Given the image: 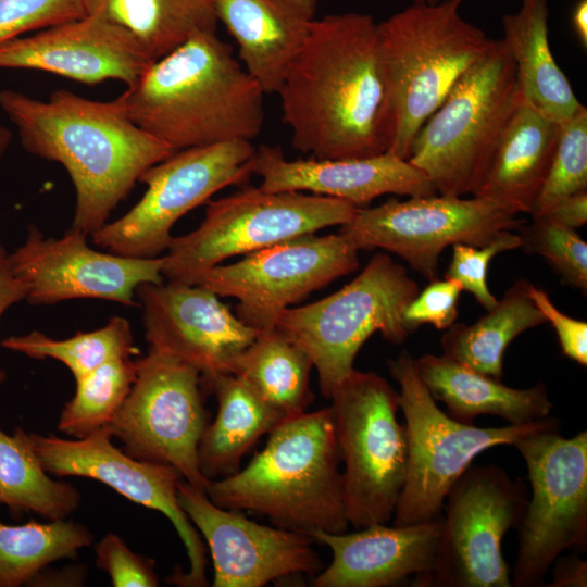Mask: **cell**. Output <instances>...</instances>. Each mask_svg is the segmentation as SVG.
Returning <instances> with one entry per match:
<instances>
[{
  "mask_svg": "<svg viewBox=\"0 0 587 587\" xmlns=\"http://www.w3.org/2000/svg\"><path fill=\"white\" fill-rule=\"evenodd\" d=\"M277 95L291 146L311 158H366L390 148L392 111L370 14L315 20Z\"/></svg>",
  "mask_w": 587,
  "mask_h": 587,
  "instance_id": "6da1fadb",
  "label": "cell"
},
{
  "mask_svg": "<svg viewBox=\"0 0 587 587\" xmlns=\"http://www.w3.org/2000/svg\"><path fill=\"white\" fill-rule=\"evenodd\" d=\"M0 109L28 153L66 170L76 197L71 228L87 236L108 223L148 168L174 152L138 127L115 100L58 89L43 101L2 89Z\"/></svg>",
  "mask_w": 587,
  "mask_h": 587,
  "instance_id": "7a4b0ae2",
  "label": "cell"
},
{
  "mask_svg": "<svg viewBox=\"0 0 587 587\" xmlns=\"http://www.w3.org/2000/svg\"><path fill=\"white\" fill-rule=\"evenodd\" d=\"M264 91L216 33H199L154 61L114 100L174 151L257 138Z\"/></svg>",
  "mask_w": 587,
  "mask_h": 587,
  "instance_id": "3957f363",
  "label": "cell"
},
{
  "mask_svg": "<svg viewBox=\"0 0 587 587\" xmlns=\"http://www.w3.org/2000/svg\"><path fill=\"white\" fill-rule=\"evenodd\" d=\"M340 452L330 407L288 417L236 473L210 480L205 494L225 509L249 511L278 527L345 533Z\"/></svg>",
  "mask_w": 587,
  "mask_h": 587,
  "instance_id": "277c9868",
  "label": "cell"
},
{
  "mask_svg": "<svg viewBox=\"0 0 587 587\" xmlns=\"http://www.w3.org/2000/svg\"><path fill=\"white\" fill-rule=\"evenodd\" d=\"M464 1L414 2L377 23L394 120L388 151L402 159L421 126L495 40L462 17Z\"/></svg>",
  "mask_w": 587,
  "mask_h": 587,
  "instance_id": "5b68a950",
  "label": "cell"
},
{
  "mask_svg": "<svg viewBox=\"0 0 587 587\" xmlns=\"http://www.w3.org/2000/svg\"><path fill=\"white\" fill-rule=\"evenodd\" d=\"M521 99L514 62L495 39L421 126L408 160L438 195H473Z\"/></svg>",
  "mask_w": 587,
  "mask_h": 587,
  "instance_id": "8992f818",
  "label": "cell"
},
{
  "mask_svg": "<svg viewBox=\"0 0 587 587\" xmlns=\"http://www.w3.org/2000/svg\"><path fill=\"white\" fill-rule=\"evenodd\" d=\"M417 292V284L407 270L378 252L338 291L284 311L275 329L308 354L321 392L329 398L334 387L354 369L359 350L374 333L395 345L409 337L403 313Z\"/></svg>",
  "mask_w": 587,
  "mask_h": 587,
  "instance_id": "52a82bcc",
  "label": "cell"
},
{
  "mask_svg": "<svg viewBox=\"0 0 587 587\" xmlns=\"http://www.w3.org/2000/svg\"><path fill=\"white\" fill-rule=\"evenodd\" d=\"M408 351L389 360L399 385V408L404 415L408 470L392 525L405 526L440 517L446 496L483 451L512 445L532 433L559 426L548 416L526 424L478 427L446 414L424 386Z\"/></svg>",
  "mask_w": 587,
  "mask_h": 587,
  "instance_id": "ba28073f",
  "label": "cell"
},
{
  "mask_svg": "<svg viewBox=\"0 0 587 587\" xmlns=\"http://www.w3.org/2000/svg\"><path fill=\"white\" fill-rule=\"evenodd\" d=\"M328 399L344 463L347 520L354 528L387 524L408 470L405 427L397 420L399 392L377 373L353 369Z\"/></svg>",
  "mask_w": 587,
  "mask_h": 587,
  "instance_id": "9c48e42d",
  "label": "cell"
},
{
  "mask_svg": "<svg viewBox=\"0 0 587 587\" xmlns=\"http://www.w3.org/2000/svg\"><path fill=\"white\" fill-rule=\"evenodd\" d=\"M357 211L348 202L325 196L250 186L210 201L198 228L173 237L162 257V273L170 282L192 285L200 273L230 257L345 225Z\"/></svg>",
  "mask_w": 587,
  "mask_h": 587,
  "instance_id": "30bf717a",
  "label": "cell"
},
{
  "mask_svg": "<svg viewBox=\"0 0 587 587\" xmlns=\"http://www.w3.org/2000/svg\"><path fill=\"white\" fill-rule=\"evenodd\" d=\"M559 426L516 440L532 496L517 527L519 550L512 586H544L554 560L565 550L587 548V432L565 438Z\"/></svg>",
  "mask_w": 587,
  "mask_h": 587,
  "instance_id": "8fae6325",
  "label": "cell"
},
{
  "mask_svg": "<svg viewBox=\"0 0 587 587\" xmlns=\"http://www.w3.org/2000/svg\"><path fill=\"white\" fill-rule=\"evenodd\" d=\"M255 148L230 140L174 151L148 168L141 199L124 215L91 235L104 251L130 258H158L167 250L175 223L223 188L250 175Z\"/></svg>",
  "mask_w": 587,
  "mask_h": 587,
  "instance_id": "7c38bea8",
  "label": "cell"
},
{
  "mask_svg": "<svg viewBox=\"0 0 587 587\" xmlns=\"http://www.w3.org/2000/svg\"><path fill=\"white\" fill-rule=\"evenodd\" d=\"M137 376L109 425L113 438L135 459L173 466L183 479L205 492L198 447L208 425L201 373L157 349L136 359Z\"/></svg>",
  "mask_w": 587,
  "mask_h": 587,
  "instance_id": "4fadbf2b",
  "label": "cell"
},
{
  "mask_svg": "<svg viewBox=\"0 0 587 587\" xmlns=\"http://www.w3.org/2000/svg\"><path fill=\"white\" fill-rule=\"evenodd\" d=\"M527 501L526 484L502 467H469L446 496L428 587H511L501 542Z\"/></svg>",
  "mask_w": 587,
  "mask_h": 587,
  "instance_id": "5bb4252c",
  "label": "cell"
},
{
  "mask_svg": "<svg viewBox=\"0 0 587 587\" xmlns=\"http://www.w3.org/2000/svg\"><path fill=\"white\" fill-rule=\"evenodd\" d=\"M519 227L517 213L495 201L436 193L358 209L339 233L358 251L379 248L399 255L430 282L438 276L439 255L447 247L485 246Z\"/></svg>",
  "mask_w": 587,
  "mask_h": 587,
  "instance_id": "9a60e30c",
  "label": "cell"
},
{
  "mask_svg": "<svg viewBox=\"0 0 587 587\" xmlns=\"http://www.w3.org/2000/svg\"><path fill=\"white\" fill-rule=\"evenodd\" d=\"M359 266L358 250L340 233L300 236L200 273V285L235 298L236 316L258 333L275 328L284 311Z\"/></svg>",
  "mask_w": 587,
  "mask_h": 587,
  "instance_id": "2e32d148",
  "label": "cell"
},
{
  "mask_svg": "<svg viewBox=\"0 0 587 587\" xmlns=\"http://www.w3.org/2000/svg\"><path fill=\"white\" fill-rule=\"evenodd\" d=\"M43 469L57 477L98 480L129 501L163 513L174 525L189 560V570L178 569L167 582L185 587L207 586L205 547L197 528L182 509L178 483L182 475L173 466L135 459L112 442L110 427L80 439L27 433Z\"/></svg>",
  "mask_w": 587,
  "mask_h": 587,
  "instance_id": "e0dca14e",
  "label": "cell"
},
{
  "mask_svg": "<svg viewBox=\"0 0 587 587\" xmlns=\"http://www.w3.org/2000/svg\"><path fill=\"white\" fill-rule=\"evenodd\" d=\"M14 274L27 286L30 304H54L72 299H101L136 304L137 288L162 283L163 259L130 258L88 246L87 235L71 228L60 238L45 237L35 225L26 239L9 252Z\"/></svg>",
  "mask_w": 587,
  "mask_h": 587,
  "instance_id": "ac0fdd59",
  "label": "cell"
},
{
  "mask_svg": "<svg viewBox=\"0 0 587 587\" xmlns=\"http://www.w3.org/2000/svg\"><path fill=\"white\" fill-rule=\"evenodd\" d=\"M178 502L204 537L214 567V587H262L300 575H316L323 563L308 534L250 521L240 511L213 503L184 479Z\"/></svg>",
  "mask_w": 587,
  "mask_h": 587,
  "instance_id": "d6986e66",
  "label": "cell"
},
{
  "mask_svg": "<svg viewBox=\"0 0 587 587\" xmlns=\"http://www.w3.org/2000/svg\"><path fill=\"white\" fill-rule=\"evenodd\" d=\"M136 298L149 348L195 366L201 382L232 374L238 357L259 334L200 285L145 283Z\"/></svg>",
  "mask_w": 587,
  "mask_h": 587,
  "instance_id": "ffe728a7",
  "label": "cell"
},
{
  "mask_svg": "<svg viewBox=\"0 0 587 587\" xmlns=\"http://www.w3.org/2000/svg\"><path fill=\"white\" fill-rule=\"evenodd\" d=\"M154 59L126 28L96 15L0 45V68L43 71L82 84L135 83Z\"/></svg>",
  "mask_w": 587,
  "mask_h": 587,
  "instance_id": "44dd1931",
  "label": "cell"
},
{
  "mask_svg": "<svg viewBox=\"0 0 587 587\" xmlns=\"http://www.w3.org/2000/svg\"><path fill=\"white\" fill-rule=\"evenodd\" d=\"M265 191H310L338 199L358 209L383 195L433 196L428 176L408 159L392 152L366 158L288 160L279 146L261 145L250 161Z\"/></svg>",
  "mask_w": 587,
  "mask_h": 587,
  "instance_id": "7402d4cb",
  "label": "cell"
},
{
  "mask_svg": "<svg viewBox=\"0 0 587 587\" xmlns=\"http://www.w3.org/2000/svg\"><path fill=\"white\" fill-rule=\"evenodd\" d=\"M441 517L405 526L372 524L354 533L314 530L308 535L333 552L330 564L313 579L316 587H389L415 575L428 587Z\"/></svg>",
  "mask_w": 587,
  "mask_h": 587,
  "instance_id": "603a6c76",
  "label": "cell"
},
{
  "mask_svg": "<svg viewBox=\"0 0 587 587\" xmlns=\"http://www.w3.org/2000/svg\"><path fill=\"white\" fill-rule=\"evenodd\" d=\"M213 5L245 70L264 93H277L316 20L317 0H213Z\"/></svg>",
  "mask_w": 587,
  "mask_h": 587,
  "instance_id": "cb8c5ba5",
  "label": "cell"
},
{
  "mask_svg": "<svg viewBox=\"0 0 587 587\" xmlns=\"http://www.w3.org/2000/svg\"><path fill=\"white\" fill-rule=\"evenodd\" d=\"M559 133V123L521 99L472 196L495 201L517 214L532 213Z\"/></svg>",
  "mask_w": 587,
  "mask_h": 587,
  "instance_id": "d4e9b609",
  "label": "cell"
},
{
  "mask_svg": "<svg viewBox=\"0 0 587 587\" xmlns=\"http://www.w3.org/2000/svg\"><path fill=\"white\" fill-rule=\"evenodd\" d=\"M414 363L434 400L444 402L449 415L460 422L472 423L482 414L501 417L510 424L550 416L552 402L541 382L524 389L512 388L445 354L425 353Z\"/></svg>",
  "mask_w": 587,
  "mask_h": 587,
  "instance_id": "484cf974",
  "label": "cell"
},
{
  "mask_svg": "<svg viewBox=\"0 0 587 587\" xmlns=\"http://www.w3.org/2000/svg\"><path fill=\"white\" fill-rule=\"evenodd\" d=\"M548 18V0H522L515 13L502 16L501 41L514 62L522 99L561 124L584 105L553 58Z\"/></svg>",
  "mask_w": 587,
  "mask_h": 587,
  "instance_id": "4316f807",
  "label": "cell"
},
{
  "mask_svg": "<svg viewBox=\"0 0 587 587\" xmlns=\"http://www.w3.org/2000/svg\"><path fill=\"white\" fill-rule=\"evenodd\" d=\"M201 383L214 392L218 404L198 447L200 470L212 480L236 473L259 438L285 419L236 375L222 374Z\"/></svg>",
  "mask_w": 587,
  "mask_h": 587,
  "instance_id": "83f0119b",
  "label": "cell"
},
{
  "mask_svg": "<svg viewBox=\"0 0 587 587\" xmlns=\"http://www.w3.org/2000/svg\"><path fill=\"white\" fill-rule=\"evenodd\" d=\"M526 285V279L517 280L496 307L474 324H452L440 340L442 354L500 379L509 344L523 332L546 322Z\"/></svg>",
  "mask_w": 587,
  "mask_h": 587,
  "instance_id": "f1b7e54d",
  "label": "cell"
},
{
  "mask_svg": "<svg viewBox=\"0 0 587 587\" xmlns=\"http://www.w3.org/2000/svg\"><path fill=\"white\" fill-rule=\"evenodd\" d=\"M96 15L129 30L154 61L199 33H216L213 0H83Z\"/></svg>",
  "mask_w": 587,
  "mask_h": 587,
  "instance_id": "f546056e",
  "label": "cell"
},
{
  "mask_svg": "<svg viewBox=\"0 0 587 587\" xmlns=\"http://www.w3.org/2000/svg\"><path fill=\"white\" fill-rule=\"evenodd\" d=\"M313 364L308 354L277 329L261 332L238 357L233 375L242 379L283 419L307 411Z\"/></svg>",
  "mask_w": 587,
  "mask_h": 587,
  "instance_id": "4dcf8cb0",
  "label": "cell"
},
{
  "mask_svg": "<svg viewBox=\"0 0 587 587\" xmlns=\"http://www.w3.org/2000/svg\"><path fill=\"white\" fill-rule=\"evenodd\" d=\"M80 502L75 486L51 478L43 469L23 427L12 435L0 428V505L11 516L35 513L49 521L67 519Z\"/></svg>",
  "mask_w": 587,
  "mask_h": 587,
  "instance_id": "1f68e13d",
  "label": "cell"
},
{
  "mask_svg": "<svg viewBox=\"0 0 587 587\" xmlns=\"http://www.w3.org/2000/svg\"><path fill=\"white\" fill-rule=\"evenodd\" d=\"M92 542L86 525L66 519L18 525L0 522V587L33 586L50 564L76 558Z\"/></svg>",
  "mask_w": 587,
  "mask_h": 587,
  "instance_id": "d6a6232c",
  "label": "cell"
},
{
  "mask_svg": "<svg viewBox=\"0 0 587 587\" xmlns=\"http://www.w3.org/2000/svg\"><path fill=\"white\" fill-rule=\"evenodd\" d=\"M1 347L32 359H54L79 378L96 367L121 358L139 354L127 319L113 316L91 332H78L65 339H54L39 330L4 338Z\"/></svg>",
  "mask_w": 587,
  "mask_h": 587,
  "instance_id": "836d02e7",
  "label": "cell"
},
{
  "mask_svg": "<svg viewBox=\"0 0 587 587\" xmlns=\"http://www.w3.org/2000/svg\"><path fill=\"white\" fill-rule=\"evenodd\" d=\"M137 376V361L121 358L75 379V394L61 411L59 432L76 439L109 426L123 407Z\"/></svg>",
  "mask_w": 587,
  "mask_h": 587,
  "instance_id": "e575fe53",
  "label": "cell"
},
{
  "mask_svg": "<svg viewBox=\"0 0 587 587\" xmlns=\"http://www.w3.org/2000/svg\"><path fill=\"white\" fill-rule=\"evenodd\" d=\"M582 191H587L586 107L560 124L557 147L530 214L544 216L563 198Z\"/></svg>",
  "mask_w": 587,
  "mask_h": 587,
  "instance_id": "d590c367",
  "label": "cell"
},
{
  "mask_svg": "<svg viewBox=\"0 0 587 587\" xmlns=\"http://www.w3.org/2000/svg\"><path fill=\"white\" fill-rule=\"evenodd\" d=\"M521 228V247L538 253L558 272L563 283L587 291V243L575 232L547 216L533 217Z\"/></svg>",
  "mask_w": 587,
  "mask_h": 587,
  "instance_id": "8d00e7d4",
  "label": "cell"
},
{
  "mask_svg": "<svg viewBox=\"0 0 587 587\" xmlns=\"http://www.w3.org/2000/svg\"><path fill=\"white\" fill-rule=\"evenodd\" d=\"M521 247V238L513 230L503 232L485 246L455 243L446 277L460 283L463 290L471 292L487 311L494 309L498 299L488 288L489 263L500 252Z\"/></svg>",
  "mask_w": 587,
  "mask_h": 587,
  "instance_id": "74e56055",
  "label": "cell"
},
{
  "mask_svg": "<svg viewBox=\"0 0 587 587\" xmlns=\"http://www.w3.org/2000/svg\"><path fill=\"white\" fill-rule=\"evenodd\" d=\"M85 15L83 0H0V45Z\"/></svg>",
  "mask_w": 587,
  "mask_h": 587,
  "instance_id": "f35d334b",
  "label": "cell"
},
{
  "mask_svg": "<svg viewBox=\"0 0 587 587\" xmlns=\"http://www.w3.org/2000/svg\"><path fill=\"white\" fill-rule=\"evenodd\" d=\"M96 564L108 573L114 587L159 585L153 560L132 551L114 533H108L97 544Z\"/></svg>",
  "mask_w": 587,
  "mask_h": 587,
  "instance_id": "ab89813d",
  "label": "cell"
},
{
  "mask_svg": "<svg viewBox=\"0 0 587 587\" xmlns=\"http://www.w3.org/2000/svg\"><path fill=\"white\" fill-rule=\"evenodd\" d=\"M462 290L460 283L453 278L430 280L404 310L403 319L410 332L423 324L448 329L458 317V300Z\"/></svg>",
  "mask_w": 587,
  "mask_h": 587,
  "instance_id": "60d3db41",
  "label": "cell"
},
{
  "mask_svg": "<svg viewBox=\"0 0 587 587\" xmlns=\"http://www.w3.org/2000/svg\"><path fill=\"white\" fill-rule=\"evenodd\" d=\"M527 292L544 315L554 328L563 355L576 363L587 365V323L571 317L561 312L551 301L548 294L527 282Z\"/></svg>",
  "mask_w": 587,
  "mask_h": 587,
  "instance_id": "b9f144b4",
  "label": "cell"
},
{
  "mask_svg": "<svg viewBox=\"0 0 587 587\" xmlns=\"http://www.w3.org/2000/svg\"><path fill=\"white\" fill-rule=\"evenodd\" d=\"M26 284L17 277L10 263L9 252L0 242V319L14 304L25 300ZM7 380V373L0 367V387Z\"/></svg>",
  "mask_w": 587,
  "mask_h": 587,
  "instance_id": "7bdbcfd3",
  "label": "cell"
},
{
  "mask_svg": "<svg viewBox=\"0 0 587 587\" xmlns=\"http://www.w3.org/2000/svg\"><path fill=\"white\" fill-rule=\"evenodd\" d=\"M552 579L548 587H586L587 562L576 554H560L552 563Z\"/></svg>",
  "mask_w": 587,
  "mask_h": 587,
  "instance_id": "ee69618b",
  "label": "cell"
},
{
  "mask_svg": "<svg viewBox=\"0 0 587 587\" xmlns=\"http://www.w3.org/2000/svg\"><path fill=\"white\" fill-rule=\"evenodd\" d=\"M544 216L573 229L585 225L587 222V191L563 198Z\"/></svg>",
  "mask_w": 587,
  "mask_h": 587,
  "instance_id": "f6af8a7d",
  "label": "cell"
},
{
  "mask_svg": "<svg viewBox=\"0 0 587 587\" xmlns=\"http://www.w3.org/2000/svg\"><path fill=\"white\" fill-rule=\"evenodd\" d=\"M572 25L580 43L587 47V0H578L572 12Z\"/></svg>",
  "mask_w": 587,
  "mask_h": 587,
  "instance_id": "bcb514c9",
  "label": "cell"
},
{
  "mask_svg": "<svg viewBox=\"0 0 587 587\" xmlns=\"http://www.w3.org/2000/svg\"><path fill=\"white\" fill-rule=\"evenodd\" d=\"M12 140V133L9 128L0 124V160L5 154Z\"/></svg>",
  "mask_w": 587,
  "mask_h": 587,
  "instance_id": "7dc6e473",
  "label": "cell"
},
{
  "mask_svg": "<svg viewBox=\"0 0 587 587\" xmlns=\"http://www.w3.org/2000/svg\"><path fill=\"white\" fill-rule=\"evenodd\" d=\"M439 1L441 0H414V2L416 3H426V4H434V3H438Z\"/></svg>",
  "mask_w": 587,
  "mask_h": 587,
  "instance_id": "c3c4849f",
  "label": "cell"
}]
</instances>
